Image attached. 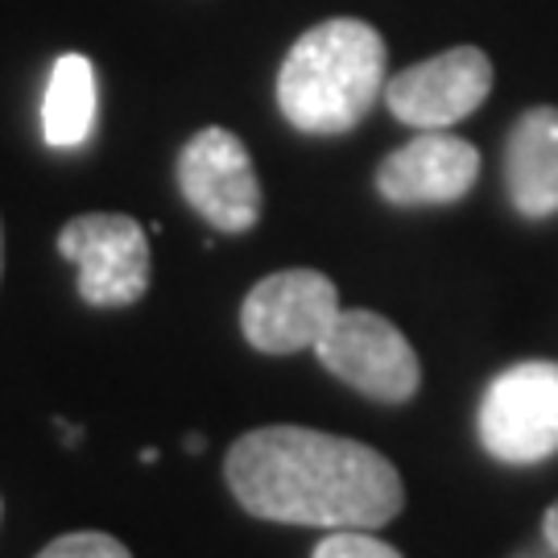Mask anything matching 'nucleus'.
<instances>
[{
	"instance_id": "dca6fc26",
	"label": "nucleus",
	"mask_w": 558,
	"mask_h": 558,
	"mask_svg": "<svg viewBox=\"0 0 558 558\" xmlns=\"http://www.w3.org/2000/svg\"><path fill=\"white\" fill-rule=\"evenodd\" d=\"M182 447H186V451H203V439L199 435H191V439H182Z\"/></svg>"
},
{
	"instance_id": "2eb2a0df",
	"label": "nucleus",
	"mask_w": 558,
	"mask_h": 558,
	"mask_svg": "<svg viewBox=\"0 0 558 558\" xmlns=\"http://www.w3.org/2000/svg\"><path fill=\"white\" fill-rule=\"evenodd\" d=\"M513 558H558V550H550V546L542 542V546H530V550H521V555H513Z\"/></svg>"
},
{
	"instance_id": "9d476101",
	"label": "nucleus",
	"mask_w": 558,
	"mask_h": 558,
	"mask_svg": "<svg viewBox=\"0 0 558 558\" xmlns=\"http://www.w3.org/2000/svg\"><path fill=\"white\" fill-rule=\"evenodd\" d=\"M505 186L525 220L558 211V108H530L505 145Z\"/></svg>"
},
{
	"instance_id": "6e6552de",
	"label": "nucleus",
	"mask_w": 558,
	"mask_h": 558,
	"mask_svg": "<svg viewBox=\"0 0 558 558\" xmlns=\"http://www.w3.org/2000/svg\"><path fill=\"white\" fill-rule=\"evenodd\" d=\"M493 92V62L480 46H456L414 62L385 83L389 112L410 129H451L472 117Z\"/></svg>"
},
{
	"instance_id": "1a4fd4ad",
	"label": "nucleus",
	"mask_w": 558,
	"mask_h": 558,
	"mask_svg": "<svg viewBox=\"0 0 558 558\" xmlns=\"http://www.w3.org/2000/svg\"><path fill=\"white\" fill-rule=\"evenodd\" d=\"M476 179V145L442 129H426L377 166V195L393 207H439L463 199Z\"/></svg>"
},
{
	"instance_id": "f8f14e48",
	"label": "nucleus",
	"mask_w": 558,
	"mask_h": 558,
	"mask_svg": "<svg viewBox=\"0 0 558 558\" xmlns=\"http://www.w3.org/2000/svg\"><path fill=\"white\" fill-rule=\"evenodd\" d=\"M38 558H133L129 546L104 530H75V534H62L46 550H38Z\"/></svg>"
},
{
	"instance_id": "423d86ee",
	"label": "nucleus",
	"mask_w": 558,
	"mask_h": 558,
	"mask_svg": "<svg viewBox=\"0 0 558 558\" xmlns=\"http://www.w3.org/2000/svg\"><path fill=\"white\" fill-rule=\"evenodd\" d=\"M59 253L80 269V299L100 311H120L149 290V236L133 216L87 211L62 223Z\"/></svg>"
},
{
	"instance_id": "4468645a",
	"label": "nucleus",
	"mask_w": 558,
	"mask_h": 558,
	"mask_svg": "<svg viewBox=\"0 0 558 558\" xmlns=\"http://www.w3.org/2000/svg\"><path fill=\"white\" fill-rule=\"evenodd\" d=\"M542 542H546L550 550H558V500L546 509V521H542Z\"/></svg>"
},
{
	"instance_id": "f03ea898",
	"label": "nucleus",
	"mask_w": 558,
	"mask_h": 558,
	"mask_svg": "<svg viewBox=\"0 0 558 558\" xmlns=\"http://www.w3.org/2000/svg\"><path fill=\"white\" fill-rule=\"evenodd\" d=\"M385 38L368 21L331 17L302 34L278 71V108L299 133H352L385 96Z\"/></svg>"
},
{
	"instance_id": "20e7f679",
	"label": "nucleus",
	"mask_w": 558,
	"mask_h": 558,
	"mask_svg": "<svg viewBox=\"0 0 558 558\" xmlns=\"http://www.w3.org/2000/svg\"><path fill=\"white\" fill-rule=\"evenodd\" d=\"M174 179H179L186 207L203 216L216 232L240 236V232L257 228L265 195H260L253 158L232 129H220V124L199 129L182 145L179 161H174Z\"/></svg>"
},
{
	"instance_id": "39448f33",
	"label": "nucleus",
	"mask_w": 558,
	"mask_h": 558,
	"mask_svg": "<svg viewBox=\"0 0 558 558\" xmlns=\"http://www.w3.org/2000/svg\"><path fill=\"white\" fill-rule=\"evenodd\" d=\"M315 356L348 389L385 405L410 401L422 385V364L410 339L377 311H339V319L315 343Z\"/></svg>"
},
{
	"instance_id": "9b49d317",
	"label": "nucleus",
	"mask_w": 558,
	"mask_h": 558,
	"mask_svg": "<svg viewBox=\"0 0 558 558\" xmlns=\"http://www.w3.org/2000/svg\"><path fill=\"white\" fill-rule=\"evenodd\" d=\"M96 66L83 54H62L41 100V137L54 149H80L96 129Z\"/></svg>"
},
{
	"instance_id": "ddd939ff",
	"label": "nucleus",
	"mask_w": 558,
	"mask_h": 558,
	"mask_svg": "<svg viewBox=\"0 0 558 558\" xmlns=\"http://www.w3.org/2000/svg\"><path fill=\"white\" fill-rule=\"evenodd\" d=\"M311 558H401V550L373 538V530H327Z\"/></svg>"
},
{
	"instance_id": "7ed1b4c3",
	"label": "nucleus",
	"mask_w": 558,
	"mask_h": 558,
	"mask_svg": "<svg viewBox=\"0 0 558 558\" xmlns=\"http://www.w3.org/2000/svg\"><path fill=\"white\" fill-rule=\"evenodd\" d=\"M480 442L500 463H542L558 456V364L521 360L505 368L480 401Z\"/></svg>"
},
{
	"instance_id": "0eeeda50",
	"label": "nucleus",
	"mask_w": 558,
	"mask_h": 558,
	"mask_svg": "<svg viewBox=\"0 0 558 558\" xmlns=\"http://www.w3.org/2000/svg\"><path fill=\"white\" fill-rule=\"evenodd\" d=\"M336 281L319 269H281L260 278L240 306V331L260 356H294L315 348L339 319Z\"/></svg>"
},
{
	"instance_id": "f3484780",
	"label": "nucleus",
	"mask_w": 558,
	"mask_h": 558,
	"mask_svg": "<svg viewBox=\"0 0 558 558\" xmlns=\"http://www.w3.org/2000/svg\"><path fill=\"white\" fill-rule=\"evenodd\" d=\"M0 278H4V223H0Z\"/></svg>"
},
{
	"instance_id": "f257e3e1",
	"label": "nucleus",
	"mask_w": 558,
	"mask_h": 558,
	"mask_svg": "<svg viewBox=\"0 0 558 558\" xmlns=\"http://www.w3.org/2000/svg\"><path fill=\"white\" fill-rule=\"evenodd\" d=\"M223 480L244 513L306 530H377L405 509L377 447L311 426H260L232 442Z\"/></svg>"
}]
</instances>
